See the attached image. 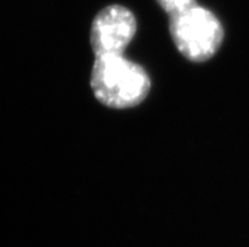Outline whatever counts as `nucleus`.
Here are the masks:
<instances>
[{
    "label": "nucleus",
    "mask_w": 249,
    "mask_h": 247,
    "mask_svg": "<svg viewBox=\"0 0 249 247\" xmlns=\"http://www.w3.org/2000/svg\"><path fill=\"white\" fill-rule=\"evenodd\" d=\"M137 33V19L125 6L111 4L96 14L90 32L95 57L122 56Z\"/></svg>",
    "instance_id": "nucleus-3"
},
{
    "label": "nucleus",
    "mask_w": 249,
    "mask_h": 247,
    "mask_svg": "<svg viewBox=\"0 0 249 247\" xmlns=\"http://www.w3.org/2000/svg\"><path fill=\"white\" fill-rule=\"evenodd\" d=\"M170 34L185 58L201 63L218 52L224 39V29L212 10L194 4L170 16Z\"/></svg>",
    "instance_id": "nucleus-2"
},
{
    "label": "nucleus",
    "mask_w": 249,
    "mask_h": 247,
    "mask_svg": "<svg viewBox=\"0 0 249 247\" xmlns=\"http://www.w3.org/2000/svg\"><path fill=\"white\" fill-rule=\"evenodd\" d=\"M91 90L100 103L110 109L138 106L151 90L148 73L138 63L122 56L95 57Z\"/></svg>",
    "instance_id": "nucleus-1"
},
{
    "label": "nucleus",
    "mask_w": 249,
    "mask_h": 247,
    "mask_svg": "<svg viewBox=\"0 0 249 247\" xmlns=\"http://www.w3.org/2000/svg\"><path fill=\"white\" fill-rule=\"evenodd\" d=\"M158 5L161 6L168 16H172L175 13H178L183 9H187L190 6L196 4V0H156Z\"/></svg>",
    "instance_id": "nucleus-4"
}]
</instances>
